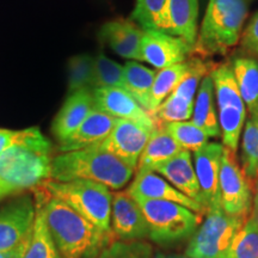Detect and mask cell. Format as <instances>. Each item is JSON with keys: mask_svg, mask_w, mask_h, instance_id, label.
<instances>
[{"mask_svg": "<svg viewBox=\"0 0 258 258\" xmlns=\"http://www.w3.org/2000/svg\"><path fill=\"white\" fill-rule=\"evenodd\" d=\"M35 202L43 213L48 231L61 258H97L114 238L103 233L74 209L37 186Z\"/></svg>", "mask_w": 258, "mask_h": 258, "instance_id": "cell-1", "label": "cell"}, {"mask_svg": "<svg viewBox=\"0 0 258 258\" xmlns=\"http://www.w3.org/2000/svg\"><path fill=\"white\" fill-rule=\"evenodd\" d=\"M53 158L50 141L40 129H23L22 137L0 153V201L50 179Z\"/></svg>", "mask_w": 258, "mask_h": 258, "instance_id": "cell-2", "label": "cell"}, {"mask_svg": "<svg viewBox=\"0 0 258 258\" xmlns=\"http://www.w3.org/2000/svg\"><path fill=\"white\" fill-rule=\"evenodd\" d=\"M134 171L98 144L54 157L50 179L56 182L91 180L101 183L110 190H118L132 179Z\"/></svg>", "mask_w": 258, "mask_h": 258, "instance_id": "cell-3", "label": "cell"}, {"mask_svg": "<svg viewBox=\"0 0 258 258\" xmlns=\"http://www.w3.org/2000/svg\"><path fill=\"white\" fill-rule=\"evenodd\" d=\"M252 0H209L194 53L225 55L237 46Z\"/></svg>", "mask_w": 258, "mask_h": 258, "instance_id": "cell-4", "label": "cell"}, {"mask_svg": "<svg viewBox=\"0 0 258 258\" xmlns=\"http://www.w3.org/2000/svg\"><path fill=\"white\" fill-rule=\"evenodd\" d=\"M55 196L105 234H112L110 227L112 192L108 186L91 180L56 182L48 179L42 184Z\"/></svg>", "mask_w": 258, "mask_h": 258, "instance_id": "cell-5", "label": "cell"}, {"mask_svg": "<svg viewBox=\"0 0 258 258\" xmlns=\"http://www.w3.org/2000/svg\"><path fill=\"white\" fill-rule=\"evenodd\" d=\"M135 201L147 221L148 238L159 245H173L190 239L202 221L201 215L178 203L160 200Z\"/></svg>", "mask_w": 258, "mask_h": 258, "instance_id": "cell-6", "label": "cell"}, {"mask_svg": "<svg viewBox=\"0 0 258 258\" xmlns=\"http://www.w3.org/2000/svg\"><path fill=\"white\" fill-rule=\"evenodd\" d=\"M209 76L219 105L218 118L222 145L231 152L237 153L246 121V105L241 98L231 62L212 69Z\"/></svg>", "mask_w": 258, "mask_h": 258, "instance_id": "cell-7", "label": "cell"}, {"mask_svg": "<svg viewBox=\"0 0 258 258\" xmlns=\"http://www.w3.org/2000/svg\"><path fill=\"white\" fill-rule=\"evenodd\" d=\"M246 220L226 214L221 207L208 209L205 219L190 238L185 256L224 258Z\"/></svg>", "mask_w": 258, "mask_h": 258, "instance_id": "cell-8", "label": "cell"}, {"mask_svg": "<svg viewBox=\"0 0 258 258\" xmlns=\"http://www.w3.org/2000/svg\"><path fill=\"white\" fill-rule=\"evenodd\" d=\"M219 190L221 208L226 214L243 219L250 217L253 203L252 186L235 153L227 148H224L221 158Z\"/></svg>", "mask_w": 258, "mask_h": 258, "instance_id": "cell-9", "label": "cell"}, {"mask_svg": "<svg viewBox=\"0 0 258 258\" xmlns=\"http://www.w3.org/2000/svg\"><path fill=\"white\" fill-rule=\"evenodd\" d=\"M35 217L36 203L28 194L16 196L0 208V251L12 250L27 240Z\"/></svg>", "mask_w": 258, "mask_h": 258, "instance_id": "cell-10", "label": "cell"}, {"mask_svg": "<svg viewBox=\"0 0 258 258\" xmlns=\"http://www.w3.org/2000/svg\"><path fill=\"white\" fill-rule=\"evenodd\" d=\"M211 72L206 62L196 57L194 69L186 78L177 86L167 98L153 112L154 118L159 123L188 121L191 118L195 96L202 79Z\"/></svg>", "mask_w": 258, "mask_h": 258, "instance_id": "cell-11", "label": "cell"}, {"mask_svg": "<svg viewBox=\"0 0 258 258\" xmlns=\"http://www.w3.org/2000/svg\"><path fill=\"white\" fill-rule=\"evenodd\" d=\"M154 129L156 127L140 122L117 120L111 133L101 145L129 167L137 170L139 159Z\"/></svg>", "mask_w": 258, "mask_h": 258, "instance_id": "cell-12", "label": "cell"}, {"mask_svg": "<svg viewBox=\"0 0 258 258\" xmlns=\"http://www.w3.org/2000/svg\"><path fill=\"white\" fill-rule=\"evenodd\" d=\"M194 53V48L183 38L160 30H145L141 41V61L151 63L158 70L184 62Z\"/></svg>", "mask_w": 258, "mask_h": 258, "instance_id": "cell-13", "label": "cell"}, {"mask_svg": "<svg viewBox=\"0 0 258 258\" xmlns=\"http://www.w3.org/2000/svg\"><path fill=\"white\" fill-rule=\"evenodd\" d=\"M224 148L222 144L208 143L194 152V167L201 190V205L206 211L221 207L219 178Z\"/></svg>", "mask_w": 258, "mask_h": 258, "instance_id": "cell-14", "label": "cell"}, {"mask_svg": "<svg viewBox=\"0 0 258 258\" xmlns=\"http://www.w3.org/2000/svg\"><path fill=\"white\" fill-rule=\"evenodd\" d=\"M110 227L112 235L124 241L144 240L150 234L140 206L127 191L112 194Z\"/></svg>", "mask_w": 258, "mask_h": 258, "instance_id": "cell-15", "label": "cell"}, {"mask_svg": "<svg viewBox=\"0 0 258 258\" xmlns=\"http://www.w3.org/2000/svg\"><path fill=\"white\" fill-rule=\"evenodd\" d=\"M95 106L110 115L116 120L140 122L150 127H157L159 122L154 116L145 110L127 91L116 88H99L92 91Z\"/></svg>", "mask_w": 258, "mask_h": 258, "instance_id": "cell-16", "label": "cell"}, {"mask_svg": "<svg viewBox=\"0 0 258 258\" xmlns=\"http://www.w3.org/2000/svg\"><path fill=\"white\" fill-rule=\"evenodd\" d=\"M127 192L135 200H160V201H171L184 206L190 211L202 215L207 213L200 203L189 199L184 194L171 185L164 177H160L157 172L137 173L135 178Z\"/></svg>", "mask_w": 258, "mask_h": 258, "instance_id": "cell-17", "label": "cell"}, {"mask_svg": "<svg viewBox=\"0 0 258 258\" xmlns=\"http://www.w3.org/2000/svg\"><path fill=\"white\" fill-rule=\"evenodd\" d=\"M198 19L199 0H167L158 30L183 38L195 49Z\"/></svg>", "mask_w": 258, "mask_h": 258, "instance_id": "cell-18", "label": "cell"}, {"mask_svg": "<svg viewBox=\"0 0 258 258\" xmlns=\"http://www.w3.org/2000/svg\"><path fill=\"white\" fill-rule=\"evenodd\" d=\"M145 30L131 18L106 22L98 32V38L124 59L141 61V41Z\"/></svg>", "mask_w": 258, "mask_h": 258, "instance_id": "cell-19", "label": "cell"}, {"mask_svg": "<svg viewBox=\"0 0 258 258\" xmlns=\"http://www.w3.org/2000/svg\"><path fill=\"white\" fill-rule=\"evenodd\" d=\"M95 108L91 90H82L67 96L51 124V133L59 144L73 134Z\"/></svg>", "mask_w": 258, "mask_h": 258, "instance_id": "cell-20", "label": "cell"}, {"mask_svg": "<svg viewBox=\"0 0 258 258\" xmlns=\"http://www.w3.org/2000/svg\"><path fill=\"white\" fill-rule=\"evenodd\" d=\"M117 120L95 108L78 129L59 144V152L66 153L84 150L103 143L114 129Z\"/></svg>", "mask_w": 258, "mask_h": 258, "instance_id": "cell-21", "label": "cell"}, {"mask_svg": "<svg viewBox=\"0 0 258 258\" xmlns=\"http://www.w3.org/2000/svg\"><path fill=\"white\" fill-rule=\"evenodd\" d=\"M154 172L163 176L171 185L201 205V190L189 151L183 150L177 156L158 166Z\"/></svg>", "mask_w": 258, "mask_h": 258, "instance_id": "cell-22", "label": "cell"}, {"mask_svg": "<svg viewBox=\"0 0 258 258\" xmlns=\"http://www.w3.org/2000/svg\"><path fill=\"white\" fill-rule=\"evenodd\" d=\"M182 151L175 139L167 133L163 123H159L153 131L139 159L137 173L150 172V171L154 172L158 166L177 156Z\"/></svg>", "mask_w": 258, "mask_h": 258, "instance_id": "cell-23", "label": "cell"}, {"mask_svg": "<svg viewBox=\"0 0 258 258\" xmlns=\"http://www.w3.org/2000/svg\"><path fill=\"white\" fill-rule=\"evenodd\" d=\"M191 122L203 129L209 138L221 137L218 112L214 104V85L209 73L202 79L199 86Z\"/></svg>", "mask_w": 258, "mask_h": 258, "instance_id": "cell-24", "label": "cell"}, {"mask_svg": "<svg viewBox=\"0 0 258 258\" xmlns=\"http://www.w3.org/2000/svg\"><path fill=\"white\" fill-rule=\"evenodd\" d=\"M196 57H189L184 62L172 64L166 69L159 70L156 74L152 91H151V112L159 108V105L177 89V86L189 76L194 69Z\"/></svg>", "mask_w": 258, "mask_h": 258, "instance_id": "cell-25", "label": "cell"}, {"mask_svg": "<svg viewBox=\"0 0 258 258\" xmlns=\"http://www.w3.org/2000/svg\"><path fill=\"white\" fill-rule=\"evenodd\" d=\"M231 64L249 114H256L258 111V61L251 56H237L232 60Z\"/></svg>", "mask_w": 258, "mask_h": 258, "instance_id": "cell-26", "label": "cell"}, {"mask_svg": "<svg viewBox=\"0 0 258 258\" xmlns=\"http://www.w3.org/2000/svg\"><path fill=\"white\" fill-rule=\"evenodd\" d=\"M156 74V71L147 69L144 64L135 61H128L123 66L125 91L150 114H152L151 91H152Z\"/></svg>", "mask_w": 258, "mask_h": 258, "instance_id": "cell-27", "label": "cell"}, {"mask_svg": "<svg viewBox=\"0 0 258 258\" xmlns=\"http://www.w3.org/2000/svg\"><path fill=\"white\" fill-rule=\"evenodd\" d=\"M22 258H61L53 238L48 231L43 213L37 205L34 226Z\"/></svg>", "mask_w": 258, "mask_h": 258, "instance_id": "cell-28", "label": "cell"}, {"mask_svg": "<svg viewBox=\"0 0 258 258\" xmlns=\"http://www.w3.org/2000/svg\"><path fill=\"white\" fill-rule=\"evenodd\" d=\"M95 89V56L89 54L74 55L69 61V95L82 90Z\"/></svg>", "mask_w": 258, "mask_h": 258, "instance_id": "cell-29", "label": "cell"}, {"mask_svg": "<svg viewBox=\"0 0 258 258\" xmlns=\"http://www.w3.org/2000/svg\"><path fill=\"white\" fill-rule=\"evenodd\" d=\"M164 128L184 151L196 152L208 144L209 137L206 132L194 124L191 121H180L163 123Z\"/></svg>", "mask_w": 258, "mask_h": 258, "instance_id": "cell-30", "label": "cell"}, {"mask_svg": "<svg viewBox=\"0 0 258 258\" xmlns=\"http://www.w3.org/2000/svg\"><path fill=\"white\" fill-rule=\"evenodd\" d=\"M224 258H258V224L251 215Z\"/></svg>", "mask_w": 258, "mask_h": 258, "instance_id": "cell-31", "label": "cell"}, {"mask_svg": "<svg viewBox=\"0 0 258 258\" xmlns=\"http://www.w3.org/2000/svg\"><path fill=\"white\" fill-rule=\"evenodd\" d=\"M99 88H116L125 91L123 66L103 53L95 57V89Z\"/></svg>", "mask_w": 258, "mask_h": 258, "instance_id": "cell-32", "label": "cell"}, {"mask_svg": "<svg viewBox=\"0 0 258 258\" xmlns=\"http://www.w3.org/2000/svg\"><path fill=\"white\" fill-rule=\"evenodd\" d=\"M97 258H154L152 245L144 240L112 239Z\"/></svg>", "mask_w": 258, "mask_h": 258, "instance_id": "cell-33", "label": "cell"}, {"mask_svg": "<svg viewBox=\"0 0 258 258\" xmlns=\"http://www.w3.org/2000/svg\"><path fill=\"white\" fill-rule=\"evenodd\" d=\"M167 0H135L131 19L144 30H158Z\"/></svg>", "mask_w": 258, "mask_h": 258, "instance_id": "cell-34", "label": "cell"}, {"mask_svg": "<svg viewBox=\"0 0 258 258\" xmlns=\"http://www.w3.org/2000/svg\"><path fill=\"white\" fill-rule=\"evenodd\" d=\"M241 47L249 53L258 56V12L252 16L249 24L241 34Z\"/></svg>", "mask_w": 258, "mask_h": 258, "instance_id": "cell-35", "label": "cell"}, {"mask_svg": "<svg viewBox=\"0 0 258 258\" xmlns=\"http://www.w3.org/2000/svg\"><path fill=\"white\" fill-rule=\"evenodd\" d=\"M23 134L22 131H12V129L0 128V153H3L6 148H9L12 144H15Z\"/></svg>", "mask_w": 258, "mask_h": 258, "instance_id": "cell-36", "label": "cell"}, {"mask_svg": "<svg viewBox=\"0 0 258 258\" xmlns=\"http://www.w3.org/2000/svg\"><path fill=\"white\" fill-rule=\"evenodd\" d=\"M29 239V238H28ZM28 239L24 240L23 243H21L18 246H16L15 249L8 250V251H0V258H22L27 247Z\"/></svg>", "mask_w": 258, "mask_h": 258, "instance_id": "cell-37", "label": "cell"}, {"mask_svg": "<svg viewBox=\"0 0 258 258\" xmlns=\"http://www.w3.org/2000/svg\"><path fill=\"white\" fill-rule=\"evenodd\" d=\"M251 217L257 221L258 224V180L256 184V189H254L253 194V203H252V211H251Z\"/></svg>", "mask_w": 258, "mask_h": 258, "instance_id": "cell-38", "label": "cell"}, {"mask_svg": "<svg viewBox=\"0 0 258 258\" xmlns=\"http://www.w3.org/2000/svg\"><path fill=\"white\" fill-rule=\"evenodd\" d=\"M154 258H190L185 254H177V253H171V254H165V253H158L154 256Z\"/></svg>", "mask_w": 258, "mask_h": 258, "instance_id": "cell-39", "label": "cell"}]
</instances>
